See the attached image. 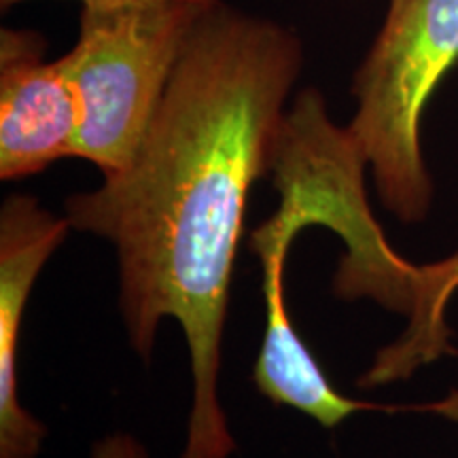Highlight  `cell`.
I'll list each match as a JSON object with an SVG mask.
<instances>
[{
	"instance_id": "1",
	"label": "cell",
	"mask_w": 458,
	"mask_h": 458,
	"mask_svg": "<svg viewBox=\"0 0 458 458\" xmlns=\"http://www.w3.org/2000/svg\"><path fill=\"white\" fill-rule=\"evenodd\" d=\"M301 68L293 28L219 0L189 38L131 162L66 199L71 227L117 250L131 348L148 360L162 320L182 327L193 394L181 458L236 452L219 401L229 286L250 189L272 172Z\"/></svg>"
},
{
	"instance_id": "2",
	"label": "cell",
	"mask_w": 458,
	"mask_h": 458,
	"mask_svg": "<svg viewBox=\"0 0 458 458\" xmlns=\"http://www.w3.org/2000/svg\"><path fill=\"white\" fill-rule=\"evenodd\" d=\"M458 62V0H391L352 77L346 125L388 213L420 223L433 202L420 145L422 113Z\"/></svg>"
},
{
	"instance_id": "3",
	"label": "cell",
	"mask_w": 458,
	"mask_h": 458,
	"mask_svg": "<svg viewBox=\"0 0 458 458\" xmlns=\"http://www.w3.org/2000/svg\"><path fill=\"white\" fill-rule=\"evenodd\" d=\"M219 0H134L81 7L77 41L60 57L83 122L77 157L105 176L131 162L174 68Z\"/></svg>"
},
{
	"instance_id": "4",
	"label": "cell",
	"mask_w": 458,
	"mask_h": 458,
	"mask_svg": "<svg viewBox=\"0 0 458 458\" xmlns=\"http://www.w3.org/2000/svg\"><path fill=\"white\" fill-rule=\"evenodd\" d=\"M274 185L280 193L278 210L250 236V249L261 257L266 295V334L253 371L257 388L274 403L301 411L325 428H335L357 411H397L344 397L297 334L284 297L286 250L301 227L318 225V210L295 181L276 179Z\"/></svg>"
},
{
	"instance_id": "5",
	"label": "cell",
	"mask_w": 458,
	"mask_h": 458,
	"mask_svg": "<svg viewBox=\"0 0 458 458\" xmlns=\"http://www.w3.org/2000/svg\"><path fill=\"white\" fill-rule=\"evenodd\" d=\"M41 32H0V179L20 181L77 157L83 111L62 60Z\"/></svg>"
},
{
	"instance_id": "6",
	"label": "cell",
	"mask_w": 458,
	"mask_h": 458,
	"mask_svg": "<svg viewBox=\"0 0 458 458\" xmlns=\"http://www.w3.org/2000/svg\"><path fill=\"white\" fill-rule=\"evenodd\" d=\"M71 223L13 193L0 208V458H38L47 427L20 401L17 348L32 286Z\"/></svg>"
},
{
	"instance_id": "7",
	"label": "cell",
	"mask_w": 458,
	"mask_h": 458,
	"mask_svg": "<svg viewBox=\"0 0 458 458\" xmlns=\"http://www.w3.org/2000/svg\"><path fill=\"white\" fill-rule=\"evenodd\" d=\"M428 272V291H431V300L439 312L445 310L450 297L458 289V255L450 259L427 263Z\"/></svg>"
},
{
	"instance_id": "8",
	"label": "cell",
	"mask_w": 458,
	"mask_h": 458,
	"mask_svg": "<svg viewBox=\"0 0 458 458\" xmlns=\"http://www.w3.org/2000/svg\"><path fill=\"white\" fill-rule=\"evenodd\" d=\"M89 458H148V452L134 435L111 433L91 445Z\"/></svg>"
},
{
	"instance_id": "9",
	"label": "cell",
	"mask_w": 458,
	"mask_h": 458,
	"mask_svg": "<svg viewBox=\"0 0 458 458\" xmlns=\"http://www.w3.org/2000/svg\"><path fill=\"white\" fill-rule=\"evenodd\" d=\"M30 3V0H0V9L9 11L17 7V4ZM81 7H108V4H123V3H134V0H77Z\"/></svg>"
}]
</instances>
